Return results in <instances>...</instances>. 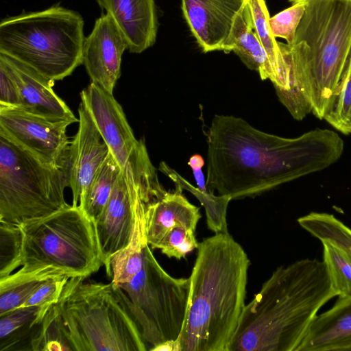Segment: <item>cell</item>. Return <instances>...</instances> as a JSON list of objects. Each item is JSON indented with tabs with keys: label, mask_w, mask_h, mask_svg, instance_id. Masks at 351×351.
Here are the masks:
<instances>
[{
	"label": "cell",
	"mask_w": 351,
	"mask_h": 351,
	"mask_svg": "<svg viewBox=\"0 0 351 351\" xmlns=\"http://www.w3.org/2000/svg\"><path fill=\"white\" fill-rule=\"evenodd\" d=\"M206 187L230 200L254 197L338 161L335 131L316 128L295 138L261 131L241 117L215 114L207 134Z\"/></svg>",
	"instance_id": "cell-1"
},
{
	"label": "cell",
	"mask_w": 351,
	"mask_h": 351,
	"mask_svg": "<svg viewBox=\"0 0 351 351\" xmlns=\"http://www.w3.org/2000/svg\"><path fill=\"white\" fill-rule=\"evenodd\" d=\"M335 296L323 261L277 267L245 304L228 351H296L319 310Z\"/></svg>",
	"instance_id": "cell-2"
},
{
	"label": "cell",
	"mask_w": 351,
	"mask_h": 351,
	"mask_svg": "<svg viewBox=\"0 0 351 351\" xmlns=\"http://www.w3.org/2000/svg\"><path fill=\"white\" fill-rule=\"evenodd\" d=\"M304 13L291 45L278 43L290 88L279 100L292 117L323 120L351 53V0H289Z\"/></svg>",
	"instance_id": "cell-3"
},
{
	"label": "cell",
	"mask_w": 351,
	"mask_h": 351,
	"mask_svg": "<svg viewBox=\"0 0 351 351\" xmlns=\"http://www.w3.org/2000/svg\"><path fill=\"white\" fill-rule=\"evenodd\" d=\"M250 261L228 232L199 244L189 277L182 351H228L245 306Z\"/></svg>",
	"instance_id": "cell-4"
},
{
	"label": "cell",
	"mask_w": 351,
	"mask_h": 351,
	"mask_svg": "<svg viewBox=\"0 0 351 351\" xmlns=\"http://www.w3.org/2000/svg\"><path fill=\"white\" fill-rule=\"evenodd\" d=\"M86 278H70L56 303L73 350H149L123 289Z\"/></svg>",
	"instance_id": "cell-5"
},
{
	"label": "cell",
	"mask_w": 351,
	"mask_h": 351,
	"mask_svg": "<svg viewBox=\"0 0 351 351\" xmlns=\"http://www.w3.org/2000/svg\"><path fill=\"white\" fill-rule=\"evenodd\" d=\"M84 20L59 5L7 17L0 23V53L54 81L83 64Z\"/></svg>",
	"instance_id": "cell-6"
},
{
	"label": "cell",
	"mask_w": 351,
	"mask_h": 351,
	"mask_svg": "<svg viewBox=\"0 0 351 351\" xmlns=\"http://www.w3.org/2000/svg\"><path fill=\"white\" fill-rule=\"evenodd\" d=\"M21 266L52 265L87 278L104 265L95 224L79 206H66L22 223Z\"/></svg>",
	"instance_id": "cell-7"
},
{
	"label": "cell",
	"mask_w": 351,
	"mask_h": 351,
	"mask_svg": "<svg viewBox=\"0 0 351 351\" xmlns=\"http://www.w3.org/2000/svg\"><path fill=\"white\" fill-rule=\"evenodd\" d=\"M66 187L60 167L0 134V221L21 225L66 206Z\"/></svg>",
	"instance_id": "cell-8"
},
{
	"label": "cell",
	"mask_w": 351,
	"mask_h": 351,
	"mask_svg": "<svg viewBox=\"0 0 351 351\" xmlns=\"http://www.w3.org/2000/svg\"><path fill=\"white\" fill-rule=\"evenodd\" d=\"M118 287L126 294L128 304L150 349L180 336L187 309L189 278L169 275L148 244L144 247L141 271L131 281Z\"/></svg>",
	"instance_id": "cell-9"
},
{
	"label": "cell",
	"mask_w": 351,
	"mask_h": 351,
	"mask_svg": "<svg viewBox=\"0 0 351 351\" xmlns=\"http://www.w3.org/2000/svg\"><path fill=\"white\" fill-rule=\"evenodd\" d=\"M103 140L125 178L134 175L149 158L144 140H137L121 106L112 93L91 82L80 93Z\"/></svg>",
	"instance_id": "cell-10"
},
{
	"label": "cell",
	"mask_w": 351,
	"mask_h": 351,
	"mask_svg": "<svg viewBox=\"0 0 351 351\" xmlns=\"http://www.w3.org/2000/svg\"><path fill=\"white\" fill-rule=\"evenodd\" d=\"M71 124L0 106V134L40 160L59 167L71 143L66 134Z\"/></svg>",
	"instance_id": "cell-11"
},
{
	"label": "cell",
	"mask_w": 351,
	"mask_h": 351,
	"mask_svg": "<svg viewBox=\"0 0 351 351\" xmlns=\"http://www.w3.org/2000/svg\"><path fill=\"white\" fill-rule=\"evenodd\" d=\"M78 114L77 132L60 166L68 187L71 189L74 206L79 205L91 180L110 153L89 111L82 101Z\"/></svg>",
	"instance_id": "cell-12"
},
{
	"label": "cell",
	"mask_w": 351,
	"mask_h": 351,
	"mask_svg": "<svg viewBox=\"0 0 351 351\" xmlns=\"http://www.w3.org/2000/svg\"><path fill=\"white\" fill-rule=\"evenodd\" d=\"M125 49L128 42L114 20L106 13L102 14L84 43L83 64L91 82L112 93Z\"/></svg>",
	"instance_id": "cell-13"
},
{
	"label": "cell",
	"mask_w": 351,
	"mask_h": 351,
	"mask_svg": "<svg viewBox=\"0 0 351 351\" xmlns=\"http://www.w3.org/2000/svg\"><path fill=\"white\" fill-rule=\"evenodd\" d=\"M182 10L205 53L224 51L238 14L247 0H181Z\"/></svg>",
	"instance_id": "cell-14"
},
{
	"label": "cell",
	"mask_w": 351,
	"mask_h": 351,
	"mask_svg": "<svg viewBox=\"0 0 351 351\" xmlns=\"http://www.w3.org/2000/svg\"><path fill=\"white\" fill-rule=\"evenodd\" d=\"M0 65L16 84L21 108L28 112L49 119L79 121L66 103L53 90L54 80L43 75L27 64L0 53Z\"/></svg>",
	"instance_id": "cell-15"
},
{
	"label": "cell",
	"mask_w": 351,
	"mask_h": 351,
	"mask_svg": "<svg viewBox=\"0 0 351 351\" xmlns=\"http://www.w3.org/2000/svg\"><path fill=\"white\" fill-rule=\"evenodd\" d=\"M140 200L132 195L121 172L108 202L95 222L106 269L111 257L129 244L135 224L136 206Z\"/></svg>",
	"instance_id": "cell-16"
},
{
	"label": "cell",
	"mask_w": 351,
	"mask_h": 351,
	"mask_svg": "<svg viewBox=\"0 0 351 351\" xmlns=\"http://www.w3.org/2000/svg\"><path fill=\"white\" fill-rule=\"evenodd\" d=\"M183 189L180 184L175 183L173 191L165 190L146 206L145 234L151 249L155 250L162 238L176 227L195 231L202 217L199 208L188 200Z\"/></svg>",
	"instance_id": "cell-17"
},
{
	"label": "cell",
	"mask_w": 351,
	"mask_h": 351,
	"mask_svg": "<svg viewBox=\"0 0 351 351\" xmlns=\"http://www.w3.org/2000/svg\"><path fill=\"white\" fill-rule=\"evenodd\" d=\"M123 34L128 50L141 53L156 42L158 18L155 0H96Z\"/></svg>",
	"instance_id": "cell-18"
},
{
	"label": "cell",
	"mask_w": 351,
	"mask_h": 351,
	"mask_svg": "<svg viewBox=\"0 0 351 351\" xmlns=\"http://www.w3.org/2000/svg\"><path fill=\"white\" fill-rule=\"evenodd\" d=\"M296 351H351V296L317 314Z\"/></svg>",
	"instance_id": "cell-19"
},
{
	"label": "cell",
	"mask_w": 351,
	"mask_h": 351,
	"mask_svg": "<svg viewBox=\"0 0 351 351\" xmlns=\"http://www.w3.org/2000/svg\"><path fill=\"white\" fill-rule=\"evenodd\" d=\"M234 52L262 80L275 82V74L267 54L254 31L248 2L237 16L224 52Z\"/></svg>",
	"instance_id": "cell-20"
},
{
	"label": "cell",
	"mask_w": 351,
	"mask_h": 351,
	"mask_svg": "<svg viewBox=\"0 0 351 351\" xmlns=\"http://www.w3.org/2000/svg\"><path fill=\"white\" fill-rule=\"evenodd\" d=\"M64 275L69 276L52 265H23L16 272L0 278V315L21 307L45 282Z\"/></svg>",
	"instance_id": "cell-21"
},
{
	"label": "cell",
	"mask_w": 351,
	"mask_h": 351,
	"mask_svg": "<svg viewBox=\"0 0 351 351\" xmlns=\"http://www.w3.org/2000/svg\"><path fill=\"white\" fill-rule=\"evenodd\" d=\"M147 204L140 200L136 206L135 224L129 244L114 254L106 269L112 282L119 286L131 281L143 264V250L148 244L145 234V213Z\"/></svg>",
	"instance_id": "cell-22"
},
{
	"label": "cell",
	"mask_w": 351,
	"mask_h": 351,
	"mask_svg": "<svg viewBox=\"0 0 351 351\" xmlns=\"http://www.w3.org/2000/svg\"><path fill=\"white\" fill-rule=\"evenodd\" d=\"M254 31L265 49L275 74L273 84L278 100L289 90L290 71L269 26V14L264 0H247Z\"/></svg>",
	"instance_id": "cell-23"
},
{
	"label": "cell",
	"mask_w": 351,
	"mask_h": 351,
	"mask_svg": "<svg viewBox=\"0 0 351 351\" xmlns=\"http://www.w3.org/2000/svg\"><path fill=\"white\" fill-rule=\"evenodd\" d=\"M120 173L121 169L110 152L78 205L94 222L108 202Z\"/></svg>",
	"instance_id": "cell-24"
},
{
	"label": "cell",
	"mask_w": 351,
	"mask_h": 351,
	"mask_svg": "<svg viewBox=\"0 0 351 351\" xmlns=\"http://www.w3.org/2000/svg\"><path fill=\"white\" fill-rule=\"evenodd\" d=\"M297 221L303 229L321 242L335 244L351 255V229L333 215L311 212Z\"/></svg>",
	"instance_id": "cell-25"
},
{
	"label": "cell",
	"mask_w": 351,
	"mask_h": 351,
	"mask_svg": "<svg viewBox=\"0 0 351 351\" xmlns=\"http://www.w3.org/2000/svg\"><path fill=\"white\" fill-rule=\"evenodd\" d=\"M323 120L338 132L351 134V53Z\"/></svg>",
	"instance_id": "cell-26"
},
{
	"label": "cell",
	"mask_w": 351,
	"mask_h": 351,
	"mask_svg": "<svg viewBox=\"0 0 351 351\" xmlns=\"http://www.w3.org/2000/svg\"><path fill=\"white\" fill-rule=\"evenodd\" d=\"M29 346L33 351L73 350L56 303L45 313Z\"/></svg>",
	"instance_id": "cell-27"
},
{
	"label": "cell",
	"mask_w": 351,
	"mask_h": 351,
	"mask_svg": "<svg viewBox=\"0 0 351 351\" xmlns=\"http://www.w3.org/2000/svg\"><path fill=\"white\" fill-rule=\"evenodd\" d=\"M159 170L169 176L174 183L180 184L194 194L205 207L208 228L216 232H228L226 224V210L230 199L227 197L215 195L209 192L204 193L197 188L193 187L184 179L171 169L165 162H161Z\"/></svg>",
	"instance_id": "cell-28"
},
{
	"label": "cell",
	"mask_w": 351,
	"mask_h": 351,
	"mask_svg": "<svg viewBox=\"0 0 351 351\" xmlns=\"http://www.w3.org/2000/svg\"><path fill=\"white\" fill-rule=\"evenodd\" d=\"M322 243V261L337 296H351V255L330 242Z\"/></svg>",
	"instance_id": "cell-29"
},
{
	"label": "cell",
	"mask_w": 351,
	"mask_h": 351,
	"mask_svg": "<svg viewBox=\"0 0 351 351\" xmlns=\"http://www.w3.org/2000/svg\"><path fill=\"white\" fill-rule=\"evenodd\" d=\"M23 232L21 226L0 221V278L22 265Z\"/></svg>",
	"instance_id": "cell-30"
},
{
	"label": "cell",
	"mask_w": 351,
	"mask_h": 351,
	"mask_svg": "<svg viewBox=\"0 0 351 351\" xmlns=\"http://www.w3.org/2000/svg\"><path fill=\"white\" fill-rule=\"evenodd\" d=\"M195 231L176 227L169 231L156 245V249L169 258L180 260L199 247Z\"/></svg>",
	"instance_id": "cell-31"
},
{
	"label": "cell",
	"mask_w": 351,
	"mask_h": 351,
	"mask_svg": "<svg viewBox=\"0 0 351 351\" xmlns=\"http://www.w3.org/2000/svg\"><path fill=\"white\" fill-rule=\"evenodd\" d=\"M40 309V307L36 306L20 307L0 315L1 341L11 337L16 338L17 335L21 334L20 330L23 328H34L35 326L33 322Z\"/></svg>",
	"instance_id": "cell-32"
},
{
	"label": "cell",
	"mask_w": 351,
	"mask_h": 351,
	"mask_svg": "<svg viewBox=\"0 0 351 351\" xmlns=\"http://www.w3.org/2000/svg\"><path fill=\"white\" fill-rule=\"evenodd\" d=\"M304 5L301 2L292 3L289 8L269 18V26L275 38H282L291 45L297 28L304 13Z\"/></svg>",
	"instance_id": "cell-33"
},
{
	"label": "cell",
	"mask_w": 351,
	"mask_h": 351,
	"mask_svg": "<svg viewBox=\"0 0 351 351\" xmlns=\"http://www.w3.org/2000/svg\"><path fill=\"white\" fill-rule=\"evenodd\" d=\"M70 278L71 277L64 275L45 282L21 307L36 306L40 307L46 313L51 306L58 302Z\"/></svg>",
	"instance_id": "cell-34"
},
{
	"label": "cell",
	"mask_w": 351,
	"mask_h": 351,
	"mask_svg": "<svg viewBox=\"0 0 351 351\" xmlns=\"http://www.w3.org/2000/svg\"><path fill=\"white\" fill-rule=\"evenodd\" d=\"M0 106L21 108L18 87L8 71L0 65Z\"/></svg>",
	"instance_id": "cell-35"
},
{
	"label": "cell",
	"mask_w": 351,
	"mask_h": 351,
	"mask_svg": "<svg viewBox=\"0 0 351 351\" xmlns=\"http://www.w3.org/2000/svg\"><path fill=\"white\" fill-rule=\"evenodd\" d=\"M188 165L192 169L197 189L202 193H208L209 191L206 187V178H204L202 169L204 165V160L202 156L199 154L191 156L188 162Z\"/></svg>",
	"instance_id": "cell-36"
},
{
	"label": "cell",
	"mask_w": 351,
	"mask_h": 351,
	"mask_svg": "<svg viewBox=\"0 0 351 351\" xmlns=\"http://www.w3.org/2000/svg\"><path fill=\"white\" fill-rule=\"evenodd\" d=\"M149 350L152 351H182V346L180 337L176 340L164 341Z\"/></svg>",
	"instance_id": "cell-37"
}]
</instances>
